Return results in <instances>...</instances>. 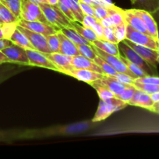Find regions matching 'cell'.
Here are the masks:
<instances>
[{
  "label": "cell",
  "instance_id": "1",
  "mask_svg": "<svg viewBox=\"0 0 159 159\" xmlns=\"http://www.w3.org/2000/svg\"><path fill=\"white\" fill-rule=\"evenodd\" d=\"M39 6L52 26L59 27L60 30L63 27H72L73 22L62 12L58 5L53 6L48 3H40Z\"/></svg>",
  "mask_w": 159,
  "mask_h": 159
},
{
  "label": "cell",
  "instance_id": "2",
  "mask_svg": "<svg viewBox=\"0 0 159 159\" xmlns=\"http://www.w3.org/2000/svg\"><path fill=\"white\" fill-rule=\"evenodd\" d=\"M127 105L128 104L126 102L120 100L116 97L106 99V100L100 99L98 110L92 119V122L95 123L104 120L109 116H111V114L125 108Z\"/></svg>",
  "mask_w": 159,
  "mask_h": 159
},
{
  "label": "cell",
  "instance_id": "3",
  "mask_svg": "<svg viewBox=\"0 0 159 159\" xmlns=\"http://www.w3.org/2000/svg\"><path fill=\"white\" fill-rule=\"evenodd\" d=\"M118 49H119L120 55L123 56L129 61L132 62L137 65L140 68H141L143 71H146L149 75H157V68L153 67L149 63L143 60L132 48L126 44L124 41H121L118 43Z\"/></svg>",
  "mask_w": 159,
  "mask_h": 159
},
{
  "label": "cell",
  "instance_id": "4",
  "mask_svg": "<svg viewBox=\"0 0 159 159\" xmlns=\"http://www.w3.org/2000/svg\"><path fill=\"white\" fill-rule=\"evenodd\" d=\"M20 19H23L27 21H40L46 24L51 25L45 17L39 4L31 0H23L22 2Z\"/></svg>",
  "mask_w": 159,
  "mask_h": 159
},
{
  "label": "cell",
  "instance_id": "5",
  "mask_svg": "<svg viewBox=\"0 0 159 159\" xmlns=\"http://www.w3.org/2000/svg\"><path fill=\"white\" fill-rule=\"evenodd\" d=\"M130 41L142 46L147 47L159 51V41L151 36L137 31L127 24L126 26V37Z\"/></svg>",
  "mask_w": 159,
  "mask_h": 159
},
{
  "label": "cell",
  "instance_id": "6",
  "mask_svg": "<svg viewBox=\"0 0 159 159\" xmlns=\"http://www.w3.org/2000/svg\"><path fill=\"white\" fill-rule=\"evenodd\" d=\"M95 53L97 54V55H98L99 57H101V58L104 61H105L108 65H110L118 73H123V74L131 76L133 79H137V76L129 69V68L126 67V65L123 63V61L120 59L119 57H117V56L112 55L110 54H108V53L104 52L102 50L99 49L97 47L94 46L92 44Z\"/></svg>",
  "mask_w": 159,
  "mask_h": 159
},
{
  "label": "cell",
  "instance_id": "7",
  "mask_svg": "<svg viewBox=\"0 0 159 159\" xmlns=\"http://www.w3.org/2000/svg\"><path fill=\"white\" fill-rule=\"evenodd\" d=\"M123 41H124L126 44L129 45L130 48H132L143 60L146 61L147 63L152 65L153 67L157 68V58L159 57L158 51H156V50L152 49V48H147V47L137 44V43L130 41L128 39H125Z\"/></svg>",
  "mask_w": 159,
  "mask_h": 159
},
{
  "label": "cell",
  "instance_id": "8",
  "mask_svg": "<svg viewBox=\"0 0 159 159\" xmlns=\"http://www.w3.org/2000/svg\"><path fill=\"white\" fill-rule=\"evenodd\" d=\"M17 29L20 30L27 37V39L30 40L31 44L33 45L34 49L42 53H48V54L51 53L45 36L38 34V33L30 30L26 29L24 27H22L19 25H17Z\"/></svg>",
  "mask_w": 159,
  "mask_h": 159
},
{
  "label": "cell",
  "instance_id": "9",
  "mask_svg": "<svg viewBox=\"0 0 159 159\" xmlns=\"http://www.w3.org/2000/svg\"><path fill=\"white\" fill-rule=\"evenodd\" d=\"M59 72L72 76L77 80L88 83L89 85L92 82L101 79L104 75L103 74H100V73L95 72V71H90L88 69H77V68H70V69L61 70Z\"/></svg>",
  "mask_w": 159,
  "mask_h": 159
},
{
  "label": "cell",
  "instance_id": "10",
  "mask_svg": "<svg viewBox=\"0 0 159 159\" xmlns=\"http://www.w3.org/2000/svg\"><path fill=\"white\" fill-rule=\"evenodd\" d=\"M3 53L9 58L10 63H17L23 65H30V61L26 54V49L22 47L12 43L8 48H5Z\"/></svg>",
  "mask_w": 159,
  "mask_h": 159
},
{
  "label": "cell",
  "instance_id": "11",
  "mask_svg": "<svg viewBox=\"0 0 159 159\" xmlns=\"http://www.w3.org/2000/svg\"><path fill=\"white\" fill-rule=\"evenodd\" d=\"M19 26L30 30L34 32L38 33L44 36L55 34L60 30V29L51 25L46 24L40 21H27L23 19H20L18 22Z\"/></svg>",
  "mask_w": 159,
  "mask_h": 159
},
{
  "label": "cell",
  "instance_id": "12",
  "mask_svg": "<svg viewBox=\"0 0 159 159\" xmlns=\"http://www.w3.org/2000/svg\"><path fill=\"white\" fill-rule=\"evenodd\" d=\"M26 54L30 61V66H37L58 71V68L52 62L48 60L42 52L37 50L26 49Z\"/></svg>",
  "mask_w": 159,
  "mask_h": 159
},
{
  "label": "cell",
  "instance_id": "13",
  "mask_svg": "<svg viewBox=\"0 0 159 159\" xmlns=\"http://www.w3.org/2000/svg\"><path fill=\"white\" fill-rule=\"evenodd\" d=\"M94 83L105 87L108 89L112 91L115 95V96L123 93V91L129 85L119 82L115 78L108 75H104L101 79L94 82Z\"/></svg>",
  "mask_w": 159,
  "mask_h": 159
},
{
  "label": "cell",
  "instance_id": "14",
  "mask_svg": "<svg viewBox=\"0 0 159 159\" xmlns=\"http://www.w3.org/2000/svg\"><path fill=\"white\" fill-rule=\"evenodd\" d=\"M123 12H124L125 20L128 25H129L136 30L151 36L143 20L139 16L134 13L132 9H123Z\"/></svg>",
  "mask_w": 159,
  "mask_h": 159
},
{
  "label": "cell",
  "instance_id": "15",
  "mask_svg": "<svg viewBox=\"0 0 159 159\" xmlns=\"http://www.w3.org/2000/svg\"><path fill=\"white\" fill-rule=\"evenodd\" d=\"M71 65L74 68L77 69H88L100 74L104 75L103 70L94 63L92 60L83 55L73 56L71 59Z\"/></svg>",
  "mask_w": 159,
  "mask_h": 159
},
{
  "label": "cell",
  "instance_id": "16",
  "mask_svg": "<svg viewBox=\"0 0 159 159\" xmlns=\"http://www.w3.org/2000/svg\"><path fill=\"white\" fill-rule=\"evenodd\" d=\"M58 36V38L59 40V46H60L61 54H65L68 56H76L81 55L80 52L77 49L76 46V43H73L72 40H70L65 35H64L62 31L59 30L56 33Z\"/></svg>",
  "mask_w": 159,
  "mask_h": 159
},
{
  "label": "cell",
  "instance_id": "17",
  "mask_svg": "<svg viewBox=\"0 0 159 159\" xmlns=\"http://www.w3.org/2000/svg\"><path fill=\"white\" fill-rule=\"evenodd\" d=\"M44 55L51 61L58 68V71L63 69H70L73 68L71 65V56L65 55L60 53H43Z\"/></svg>",
  "mask_w": 159,
  "mask_h": 159
},
{
  "label": "cell",
  "instance_id": "18",
  "mask_svg": "<svg viewBox=\"0 0 159 159\" xmlns=\"http://www.w3.org/2000/svg\"><path fill=\"white\" fill-rule=\"evenodd\" d=\"M154 103V102H153L151 98V95L137 89L132 99L128 102V105L140 107L150 110V109L152 107Z\"/></svg>",
  "mask_w": 159,
  "mask_h": 159
},
{
  "label": "cell",
  "instance_id": "19",
  "mask_svg": "<svg viewBox=\"0 0 159 159\" xmlns=\"http://www.w3.org/2000/svg\"><path fill=\"white\" fill-rule=\"evenodd\" d=\"M132 10L133 11L134 13L139 16L143 20V22H144L145 25H146L147 28L151 37H153L154 39L157 40V24H156L155 20H154V17L152 16L151 12H148L145 10H142V9H132Z\"/></svg>",
  "mask_w": 159,
  "mask_h": 159
},
{
  "label": "cell",
  "instance_id": "20",
  "mask_svg": "<svg viewBox=\"0 0 159 159\" xmlns=\"http://www.w3.org/2000/svg\"><path fill=\"white\" fill-rule=\"evenodd\" d=\"M132 9L154 12L159 9V0H130Z\"/></svg>",
  "mask_w": 159,
  "mask_h": 159
},
{
  "label": "cell",
  "instance_id": "21",
  "mask_svg": "<svg viewBox=\"0 0 159 159\" xmlns=\"http://www.w3.org/2000/svg\"><path fill=\"white\" fill-rule=\"evenodd\" d=\"M92 44L98 48L99 49L102 50L104 52L108 53V54L117 56V57H120V52L119 49H118V43H112V42L107 41L105 40L98 39V40L92 42Z\"/></svg>",
  "mask_w": 159,
  "mask_h": 159
},
{
  "label": "cell",
  "instance_id": "22",
  "mask_svg": "<svg viewBox=\"0 0 159 159\" xmlns=\"http://www.w3.org/2000/svg\"><path fill=\"white\" fill-rule=\"evenodd\" d=\"M72 27L76 30L83 37L87 39L88 41L91 42V43L98 39V36H97V34H95V32L91 27L81 26L80 24L78 23V22H73L72 23Z\"/></svg>",
  "mask_w": 159,
  "mask_h": 159
},
{
  "label": "cell",
  "instance_id": "23",
  "mask_svg": "<svg viewBox=\"0 0 159 159\" xmlns=\"http://www.w3.org/2000/svg\"><path fill=\"white\" fill-rule=\"evenodd\" d=\"M9 40L15 44L18 45V46L22 47V48H25V49H31V50H35L33 45L31 44L30 40H28L27 37L17 28L12 35L9 38Z\"/></svg>",
  "mask_w": 159,
  "mask_h": 159
},
{
  "label": "cell",
  "instance_id": "24",
  "mask_svg": "<svg viewBox=\"0 0 159 159\" xmlns=\"http://www.w3.org/2000/svg\"><path fill=\"white\" fill-rule=\"evenodd\" d=\"M64 35L66 36L70 40L75 43H84V44H91V42L88 41L87 39L83 37L76 30L72 27H63L60 30Z\"/></svg>",
  "mask_w": 159,
  "mask_h": 159
},
{
  "label": "cell",
  "instance_id": "25",
  "mask_svg": "<svg viewBox=\"0 0 159 159\" xmlns=\"http://www.w3.org/2000/svg\"><path fill=\"white\" fill-rule=\"evenodd\" d=\"M20 19L17 18L6 6L0 2V21L2 23H18Z\"/></svg>",
  "mask_w": 159,
  "mask_h": 159
},
{
  "label": "cell",
  "instance_id": "26",
  "mask_svg": "<svg viewBox=\"0 0 159 159\" xmlns=\"http://www.w3.org/2000/svg\"><path fill=\"white\" fill-rule=\"evenodd\" d=\"M108 16H110L111 18H112L114 26H118V25H120L126 22L124 18L123 9L114 6L112 7L108 8Z\"/></svg>",
  "mask_w": 159,
  "mask_h": 159
},
{
  "label": "cell",
  "instance_id": "27",
  "mask_svg": "<svg viewBox=\"0 0 159 159\" xmlns=\"http://www.w3.org/2000/svg\"><path fill=\"white\" fill-rule=\"evenodd\" d=\"M93 61L94 62L96 65H98L101 69L103 70V71L104 72V75L111 76V77L115 78V76L118 75V72H117L110 65L107 63L105 61L103 60L101 57H99L98 55L96 56L94 59L93 60Z\"/></svg>",
  "mask_w": 159,
  "mask_h": 159
},
{
  "label": "cell",
  "instance_id": "28",
  "mask_svg": "<svg viewBox=\"0 0 159 159\" xmlns=\"http://www.w3.org/2000/svg\"><path fill=\"white\" fill-rule=\"evenodd\" d=\"M22 2L23 0H0V2L6 6L19 19H20Z\"/></svg>",
  "mask_w": 159,
  "mask_h": 159
},
{
  "label": "cell",
  "instance_id": "29",
  "mask_svg": "<svg viewBox=\"0 0 159 159\" xmlns=\"http://www.w3.org/2000/svg\"><path fill=\"white\" fill-rule=\"evenodd\" d=\"M119 57H120V59L123 61V63L126 65V67H127V68H129V69L130 70V71H132V72L133 73V74L135 75L137 78L144 77V76L149 75H148L146 71H143L141 68H140L139 66H137V65L133 64L132 62L129 61L128 59H126V57H124L123 56L120 55Z\"/></svg>",
  "mask_w": 159,
  "mask_h": 159
},
{
  "label": "cell",
  "instance_id": "30",
  "mask_svg": "<svg viewBox=\"0 0 159 159\" xmlns=\"http://www.w3.org/2000/svg\"><path fill=\"white\" fill-rule=\"evenodd\" d=\"M76 46L80 52L81 55L84 56V57H87L92 61L96 57L97 54L95 53L94 50L92 47V43L90 45L84 44V43H76Z\"/></svg>",
  "mask_w": 159,
  "mask_h": 159
},
{
  "label": "cell",
  "instance_id": "31",
  "mask_svg": "<svg viewBox=\"0 0 159 159\" xmlns=\"http://www.w3.org/2000/svg\"><path fill=\"white\" fill-rule=\"evenodd\" d=\"M94 89L97 91L98 96H99L100 99H102V100H106V99H112V98H115V95L112 93V91H110L109 89H108L107 88L104 86H101V85H98V84H95L94 82L90 84Z\"/></svg>",
  "mask_w": 159,
  "mask_h": 159
},
{
  "label": "cell",
  "instance_id": "32",
  "mask_svg": "<svg viewBox=\"0 0 159 159\" xmlns=\"http://www.w3.org/2000/svg\"><path fill=\"white\" fill-rule=\"evenodd\" d=\"M47 40L48 47L51 50V53H60V46H59V40L57 34H51V35L45 36Z\"/></svg>",
  "mask_w": 159,
  "mask_h": 159
},
{
  "label": "cell",
  "instance_id": "33",
  "mask_svg": "<svg viewBox=\"0 0 159 159\" xmlns=\"http://www.w3.org/2000/svg\"><path fill=\"white\" fill-rule=\"evenodd\" d=\"M72 3V12L74 15L76 22L82 23L84 19V14L80 6V0H70Z\"/></svg>",
  "mask_w": 159,
  "mask_h": 159
},
{
  "label": "cell",
  "instance_id": "34",
  "mask_svg": "<svg viewBox=\"0 0 159 159\" xmlns=\"http://www.w3.org/2000/svg\"><path fill=\"white\" fill-rule=\"evenodd\" d=\"M133 85L138 89L142 90L147 94L151 95L154 93L159 92V85H152V84H142L139 82H133Z\"/></svg>",
  "mask_w": 159,
  "mask_h": 159
},
{
  "label": "cell",
  "instance_id": "35",
  "mask_svg": "<svg viewBox=\"0 0 159 159\" xmlns=\"http://www.w3.org/2000/svg\"><path fill=\"white\" fill-rule=\"evenodd\" d=\"M126 26H127V23H122V24L118 25V26H114V34H115V38L117 39L118 43L123 41L126 37Z\"/></svg>",
  "mask_w": 159,
  "mask_h": 159
},
{
  "label": "cell",
  "instance_id": "36",
  "mask_svg": "<svg viewBox=\"0 0 159 159\" xmlns=\"http://www.w3.org/2000/svg\"><path fill=\"white\" fill-rule=\"evenodd\" d=\"M136 89H137V88H136L133 85H129V86H128L127 88L123 91V93L118 95V96H116L115 97L118 98V99H119L120 100L123 101V102H126V103L128 104V102H129V100L132 99Z\"/></svg>",
  "mask_w": 159,
  "mask_h": 159
},
{
  "label": "cell",
  "instance_id": "37",
  "mask_svg": "<svg viewBox=\"0 0 159 159\" xmlns=\"http://www.w3.org/2000/svg\"><path fill=\"white\" fill-rule=\"evenodd\" d=\"M17 25L18 23H2L1 24L3 34H4V38L9 40L14 31L17 30Z\"/></svg>",
  "mask_w": 159,
  "mask_h": 159
},
{
  "label": "cell",
  "instance_id": "38",
  "mask_svg": "<svg viewBox=\"0 0 159 159\" xmlns=\"http://www.w3.org/2000/svg\"><path fill=\"white\" fill-rule=\"evenodd\" d=\"M134 82L142 84L159 85V77L157 75H147L144 77L137 78V79H134Z\"/></svg>",
  "mask_w": 159,
  "mask_h": 159
},
{
  "label": "cell",
  "instance_id": "39",
  "mask_svg": "<svg viewBox=\"0 0 159 159\" xmlns=\"http://www.w3.org/2000/svg\"><path fill=\"white\" fill-rule=\"evenodd\" d=\"M113 26L104 27V30H103V37H104V40H107V41H109V42H112V43H118V41H117V39L115 38V34H114Z\"/></svg>",
  "mask_w": 159,
  "mask_h": 159
},
{
  "label": "cell",
  "instance_id": "40",
  "mask_svg": "<svg viewBox=\"0 0 159 159\" xmlns=\"http://www.w3.org/2000/svg\"><path fill=\"white\" fill-rule=\"evenodd\" d=\"M94 9V16L95 18L98 20H101V19L104 18V17L108 16V11L107 8H104L103 6H93Z\"/></svg>",
  "mask_w": 159,
  "mask_h": 159
},
{
  "label": "cell",
  "instance_id": "41",
  "mask_svg": "<svg viewBox=\"0 0 159 159\" xmlns=\"http://www.w3.org/2000/svg\"><path fill=\"white\" fill-rule=\"evenodd\" d=\"M80 6L81 8V10L84 12V16H90L95 17L94 16V9L92 6L87 5L86 3L82 2L80 1Z\"/></svg>",
  "mask_w": 159,
  "mask_h": 159
},
{
  "label": "cell",
  "instance_id": "42",
  "mask_svg": "<svg viewBox=\"0 0 159 159\" xmlns=\"http://www.w3.org/2000/svg\"><path fill=\"white\" fill-rule=\"evenodd\" d=\"M58 6H59V9L62 10V12H63V13L65 14V15L66 16L68 17L72 22H76V20H75L74 15H73V12H72V10L70 9V8L65 6V5L62 4V3L60 2H59V3H58Z\"/></svg>",
  "mask_w": 159,
  "mask_h": 159
},
{
  "label": "cell",
  "instance_id": "43",
  "mask_svg": "<svg viewBox=\"0 0 159 159\" xmlns=\"http://www.w3.org/2000/svg\"><path fill=\"white\" fill-rule=\"evenodd\" d=\"M90 27L93 29V30L94 31L95 34L98 36V39H101V40H104V37H103V30H104V27L102 26V25L99 23V21H97L95 23H94L93 24L90 26Z\"/></svg>",
  "mask_w": 159,
  "mask_h": 159
},
{
  "label": "cell",
  "instance_id": "44",
  "mask_svg": "<svg viewBox=\"0 0 159 159\" xmlns=\"http://www.w3.org/2000/svg\"><path fill=\"white\" fill-rule=\"evenodd\" d=\"M16 137V134L9 131L0 130V141H9L13 139Z\"/></svg>",
  "mask_w": 159,
  "mask_h": 159
},
{
  "label": "cell",
  "instance_id": "45",
  "mask_svg": "<svg viewBox=\"0 0 159 159\" xmlns=\"http://www.w3.org/2000/svg\"><path fill=\"white\" fill-rule=\"evenodd\" d=\"M10 72L11 71L9 68L2 66V65H0V83L2 82L5 79H7V77H9Z\"/></svg>",
  "mask_w": 159,
  "mask_h": 159
},
{
  "label": "cell",
  "instance_id": "46",
  "mask_svg": "<svg viewBox=\"0 0 159 159\" xmlns=\"http://www.w3.org/2000/svg\"><path fill=\"white\" fill-rule=\"evenodd\" d=\"M98 21H99V23L102 25L103 27H109V26H114L113 22H112V18H111L110 16H108L98 20Z\"/></svg>",
  "mask_w": 159,
  "mask_h": 159
},
{
  "label": "cell",
  "instance_id": "47",
  "mask_svg": "<svg viewBox=\"0 0 159 159\" xmlns=\"http://www.w3.org/2000/svg\"><path fill=\"white\" fill-rule=\"evenodd\" d=\"M97 21H98V20L95 17L90 16H84V19L82 23V25L84 26H89V27H90V26Z\"/></svg>",
  "mask_w": 159,
  "mask_h": 159
},
{
  "label": "cell",
  "instance_id": "48",
  "mask_svg": "<svg viewBox=\"0 0 159 159\" xmlns=\"http://www.w3.org/2000/svg\"><path fill=\"white\" fill-rule=\"evenodd\" d=\"M12 43H12L10 40H9V39H0V51H2L3 49L8 48V47H9L10 45H12Z\"/></svg>",
  "mask_w": 159,
  "mask_h": 159
},
{
  "label": "cell",
  "instance_id": "49",
  "mask_svg": "<svg viewBox=\"0 0 159 159\" xmlns=\"http://www.w3.org/2000/svg\"><path fill=\"white\" fill-rule=\"evenodd\" d=\"M151 15L154 17V20L157 24V40L159 41V9L154 11V12H151Z\"/></svg>",
  "mask_w": 159,
  "mask_h": 159
},
{
  "label": "cell",
  "instance_id": "50",
  "mask_svg": "<svg viewBox=\"0 0 159 159\" xmlns=\"http://www.w3.org/2000/svg\"><path fill=\"white\" fill-rule=\"evenodd\" d=\"M5 63H10V62L6 54L2 51H0V65H3Z\"/></svg>",
  "mask_w": 159,
  "mask_h": 159
},
{
  "label": "cell",
  "instance_id": "51",
  "mask_svg": "<svg viewBox=\"0 0 159 159\" xmlns=\"http://www.w3.org/2000/svg\"><path fill=\"white\" fill-rule=\"evenodd\" d=\"M100 1H101V2L102 3L103 7L107 8V9H108V8H111V7H112V6H115V5H114V3L112 2V0H100Z\"/></svg>",
  "mask_w": 159,
  "mask_h": 159
},
{
  "label": "cell",
  "instance_id": "52",
  "mask_svg": "<svg viewBox=\"0 0 159 159\" xmlns=\"http://www.w3.org/2000/svg\"><path fill=\"white\" fill-rule=\"evenodd\" d=\"M150 111L154 112V113H159V102H154V105L152 106L151 109H150Z\"/></svg>",
  "mask_w": 159,
  "mask_h": 159
},
{
  "label": "cell",
  "instance_id": "53",
  "mask_svg": "<svg viewBox=\"0 0 159 159\" xmlns=\"http://www.w3.org/2000/svg\"><path fill=\"white\" fill-rule=\"evenodd\" d=\"M151 98L153 100L154 102H159V92L157 93H154L153 94L151 95Z\"/></svg>",
  "mask_w": 159,
  "mask_h": 159
},
{
  "label": "cell",
  "instance_id": "54",
  "mask_svg": "<svg viewBox=\"0 0 159 159\" xmlns=\"http://www.w3.org/2000/svg\"><path fill=\"white\" fill-rule=\"evenodd\" d=\"M48 4L53 5V6H56L59 3V0H47Z\"/></svg>",
  "mask_w": 159,
  "mask_h": 159
},
{
  "label": "cell",
  "instance_id": "55",
  "mask_svg": "<svg viewBox=\"0 0 159 159\" xmlns=\"http://www.w3.org/2000/svg\"><path fill=\"white\" fill-rule=\"evenodd\" d=\"M80 1L84 3H86V4L87 5H90V6H93V1H92V0H80Z\"/></svg>",
  "mask_w": 159,
  "mask_h": 159
},
{
  "label": "cell",
  "instance_id": "56",
  "mask_svg": "<svg viewBox=\"0 0 159 159\" xmlns=\"http://www.w3.org/2000/svg\"><path fill=\"white\" fill-rule=\"evenodd\" d=\"M31 1L37 3V4H40V3H48L47 0H31Z\"/></svg>",
  "mask_w": 159,
  "mask_h": 159
},
{
  "label": "cell",
  "instance_id": "57",
  "mask_svg": "<svg viewBox=\"0 0 159 159\" xmlns=\"http://www.w3.org/2000/svg\"><path fill=\"white\" fill-rule=\"evenodd\" d=\"M2 38H4V34H3L1 24H0V39H2Z\"/></svg>",
  "mask_w": 159,
  "mask_h": 159
},
{
  "label": "cell",
  "instance_id": "58",
  "mask_svg": "<svg viewBox=\"0 0 159 159\" xmlns=\"http://www.w3.org/2000/svg\"><path fill=\"white\" fill-rule=\"evenodd\" d=\"M157 64H159V57H158V58H157Z\"/></svg>",
  "mask_w": 159,
  "mask_h": 159
},
{
  "label": "cell",
  "instance_id": "59",
  "mask_svg": "<svg viewBox=\"0 0 159 159\" xmlns=\"http://www.w3.org/2000/svg\"><path fill=\"white\" fill-rule=\"evenodd\" d=\"M0 24H2V23H1V21H0Z\"/></svg>",
  "mask_w": 159,
  "mask_h": 159
}]
</instances>
